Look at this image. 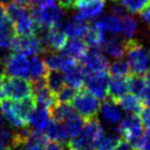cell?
I'll list each match as a JSON object with an SVG mask.
<instances>
[{"instance_id": "1", "label": "cell", "mask_w": 150, "mask_h": 150, "mask_svg": "<svg viewBox=\"0 0 150 150\" xmlns=\"http://www.w3.org/2000/svg\"><path fill=\"white\" fill-rule=\"evenodd\" d=\"M105 134L102 123L96 118L88 119L81 132L72 138L69 146L72 150H96L97 144Z\"/></svg>"}, {"instance_id": "2", "label": "cell", "mask_w": 150, "mask_h": 150, "mask_svg": "<svg viewBox=\"0 0 150 150\" xmlns=\"http://www.w3.org/2000/svg\"><path fill=\"white\" fill-rule=\"evenodd\" d=\"M30 13L36 25L41 30L62 27L64 24V9H62L60 5L56 3L42 6L34 5L30 8Z\"/></svg>"}, {"instance_id": "3", "label": "cell", "mask_w": 150, "mask_h": 150, "mask_svg": "<svg viewBox=\"0 0 150 150\" xmlns=\"http://www.w3.org/2000/svg\"><path fill=\"white\" fill-rule=\"evenodd\" d=\"M127 58L131 72L135 75H144L150 71V48L144 47L137 40L127 41Z\"/></svg>"}, {"instance_id": "4", "label": "cell", "mask_w": 150, "mask_h": 150, "mask_svg": "<svg viewBox=\"0 0 150 150\" xmlns=\"http://www.w3.org/2000/svg\"><path fill=\"white\" fill-rule=\"evenodd\" d=\"M116 132L136 150H139L144 132L141 119L137 114H127L116 127Z\"/></svg>"}, {"instance_id": "5", "label": "cell", "mask_w": 150, "mask_h": 150, "mask_svg": "<svg viewBox=\"0 0 150 150\" xmlns=\"http://www.w3.org/2000/svg\"><path fill=\"white\" fill-rule=\"evenodd\" d=\"M71 103L75 112L86 120L96 118L101 107L99 99L86 90L76 93Z\"/></svg>"}, {"instance_id": "6", "label": "cell", "mask_w": 150, "mask_h": 150, "mask_svg": "<svg viewBox=\"0 0 150 150\" xmlns=\"http://www.w3.org/2000/svg\"><path fill=\"white\" fill-rule=\"evenodd\" d=\"M3 92L8 100L21 101L32 97V86L25 78L3 77Z\"/></svg>"}, {"instance_id": "7", "label": "cell", "mask_w": 150, "mask_h": 150, "mask_svg": "<svg viewBox=\"0 0 150 150\" xmlns=\"http://www.w3.org/2000/svg\"><path fill=\"white\" fill-rule=\"evenodd\" d=\"M2 68L9 77L29 79V58L23 54L13 52L2 60Z\"/></svg>"}, {"instance_id": "8", "label": "cell", "mask_w": 150, "mask_h": 150, "mask_svg": "<svg viewBox=\"0 0 150 150\" xmlns=\"http://www.w3.org/2000/svg\"><path fill=\"white\" fill-rule=\"evenodd\" d=\"M11 50L15 52L23 54L27 57L38 56L42 52H45L42 44L41 38L36 34L33 35H18L13 38Z\"/></svg>"}, {"instance_id": "9", "label": "cell", "mask_w": 150, "mask_h": 150, "mask_svg": "<svg viewBox=\"0 0 150 150\" xmlns=\"http://www.w3.org/2000/svg\"><path fill=\"white\" fill-rule=\"evenodd\" d=\"M80 67L86 74L97 72H107L109 68L108 59L100 48H90L80 59Z\"/></svg>"}, {"instance_id": "10", "label": "cell", "mask_w": 150, "mask_h": 150, "mask_svg": "<svg viewBox=\"0 0 150 150\" xmlns=\"http://www.w3.org/2000/svg\"><path fill=\"white\" fill-rule=\"evenodd\" d=\"M108 71L86 74L84 84L86 90L94 95L99 100H106L108 97Z\"/></svg>"}, {"instance_id": "11", "label": "cell", "mask_w": 150, "mask_h": 150, "mask_svg": "<svg viewBox=\"0 0 150 150\" xmlns=\"http://www.w3.org/2000/svg\"><path fill=\"white\" fill-rule=\"evenodd\" d=\"M0 109L5 117V120L15 129L27 127V118L21 112L17 101L2 100L0 102Z\"/></svg>"}, {"instance_id": "12", "label": "cell", "mask_w": 150, "mask_h": 150, "mask_svg": "<svg viewBox=\"0 0 150 150\" xmlns=\"http://www.w3.org/2000/svg\"><path fill=\"white\" fill-rule=\"evenodd\" d=\"M31 86L32 97H33V100L35 102L36 106L43 107V108L50 110L52 106H54L58 103L56 99V95L52 94L46 86L45 78L34 81Z\"/></svg>"}, {"instance_id": "13", "label": "cell", "mask_w": 150, "mask_h": 150, "mask_svg": "<svg viewBox=\"0 0 150 150\" xmlns=\"http://www.w3.org/2000/svg\"><path fill=\"white\" fill-rule=\"evenodd\" d=\"M43 61L48 71H60L63 74L69 72L77 66V63L75 62L74 59L57 52H47Z\"/></svg>"}, {"instance_id": "14", "label": "cell", "mask_w": 150, "mask_h": 150, "mask_svg": "<svg viewBox=\"0 0 150 150\" xmlns=\"http://www.w3.org/2000/svg\"><path fill=\"white\" fill-rule=\"evenodd\" d=\"M61 28L62 27L42 30V35L40 38L45 52H58L63 50L68 37Z\"/></svg>"}, {"instance_id": "15", "label": "cell", "mask_w": 150, "mask_h": 150, "mask_svg": "<svg viewBox=\"0 0 150 150\" xmlns=\"http://www.w3.org/2000/svg\"><path fill=\"white\" fill-rule=\"evenodd\" d=\"M100 113L102 119L111 127H117L121 119L123 118V111L118 106L116 101L112 100H105L100 107Z\"/></svg>"}, {"instance_id": "16", "label": "cell", "mask_w": 150, "mask_h": 150, "mask_svg": "<svg viewBox=\"0 0 150 150\" xmlns=\"http://www.w3.org/2000/svg\"><path fill=\"white\" fill-rule=\"evenodd\" d=\"M62 27L64 28L63 31L65 32L67 37L81 39L82 37H84L86 33L88 32L90 26H88L86 20L80 17L78 13H75L66 23L63 24Z\"/></svg>"}, {"instance_id": "17", "label": "cell", "mask_w": 150, "mask_h": 150, "mask_svg": "<svg viewBox=\"0 0 150 150\" xmlns=\"http://www.w3.org/2000/svg\"><path fill=\"white\" fill-rule=\"evenodd\" d=\"M103 47L106 54L110 58L114 60L122 59L127 52V41L119 36L111 35L110 37L106 38Z\"/></svg>"}, {"instance_id": "18", "label": "cell", "mask_w": 150, "mask_h": 150, "mask_svg": "<svg viewBox=\"0 0 150 150\" xmlns=\"http://www.w3.org/2000/svg\"><path fill=\"white\" fill-rule=\"evenodd\" d=\"M50 110L40 106H35V108L30 112L27 117V123H29L32 127V131L42 132L50 122Z\"/></svg>"}, {"instance_id": "19", "label": "cell", "mask_w": 150, "mask_h": 150, "mask_svg": "<svg viewBox=\"0 0 150 150\" xmlns=\"http://www.w3.org/2000/svg\"><path fill=\"white\" fill-rule=\"evenodd\" d=\"M43 134L46 139L50 140L52 142H58V143H67L70 139L64 125L62 122L50 119L47 123L46 127L44 129Z\"/></svg>"}, {"instance_id": "20", "label": "cell", "mask_w": 150, "mask_h": 150, "mask_svg": "<svg viewBox=\"0 0 150 150\" xmlns=\"http://www.w3.org/2000/svg\"><path fill=\"white\" fill-rule=\"evenodd\" d=\"M13 28L15 30V33L22 36L33 35L38 31V26L36 25L35 21L32 18L30 9L26 15H24L23 17H21L13 24Z\"/></svg>"}, {"instance_id": "21", "label": "cell", "mask_w": 150, "mask_h": 150, "mask_svg": "<svg viewBox=\"0 0 150 150\" xmlns=\"http://www.w3.org/2000/svg\"><path fill=\"white\" fill-rule=\"evenodd\" d=\"M46 141L44 134L42 132L30 131L28 137L24 140L19 146L20 150H44L46 146Z\"/></svg>"}, {"instance_id": "22", "label": "cell", "mask_w": 150, "mask_h": 150, "mask_svg": "<svg viewBox=\"0 0 150 150\" xmlns=\"http://www.w3.org/2000/svg\"><path fill=\"white\" fill-rule=\"evenodd\" d=\"M62 50L70 58L74 60H80L88 52V45L79 38H70L69 40L67 39Z\"/></svg>"}, {"instance_id": "23", "label": "cell", "mask_w": 150, "mask_h": 150, "mask_svg": "<svg viewBox=\"0 0 150 150\" xmlns=\"http://www.w3.org/2000/svg\"><path fill=\"white\" fill-rule=\"evenodd\" d=\"M129 86L127 78L119 76H111L108 80V96L114 101H117L123 95L127 94Z\"/></svg>"}, {"instance_id": "24", "label": "cell", "mask_w": 150, "mask_h": 150, "mask_svg": "<svg viewBox=\"0 0 150 150\" xmlns=\"http://www.w3.org/2000/svg\"><path fill=\"white\" fill-rule=\"evenodd\" d=\"M121 110L129 114H139L142 110V102L138 96L134 94H125L116 101Z\"/></svg>"}, {"instance_id": "25", "label": "cell", "mask_w": 150, "mask_h": 150, "mask_svg": "<svg viewBox=\"0 0 150 150\" xmlns=\"http://www.w3.org/2000/svg\"><path fill=\"white\" fill-rule=\"evenodd\" d=\"M138 23L137 20L129 15H125L119 18V32L118 34L121 35V38L129 41L132 40L137 33Z\"/></svg>"}, {"instance_id": "26", "label": "cell", "mask_w": 150, "mask_h": 150, "mask_svg": "<svg viewBox=\"0 0 150 150\" xmlns=\"http://www.w3.org/2000/svg\"><path fill=\"white\" fill-rule=\"evenodd\" d=\"M47 72L48 70L44 64V61L40 57H29V79H31L33 82L44 79Z\"/></svg>"}, {"instance_id": "27", "label": "cell", "mask_w": 150, "mask_h": 150, "mask_svg": "<svg viewBox=\"0 0 150 150\" xmlns=\"http://www.w3.org/2000/svg\"><path fill=\"white\" fill-rule=\"evenodd\" d=\"M105 8V1L104 0H98L95 2H91L88 4L78 6L79 13H77L80 17H82L84 20H97L101 17L102 13Z\"/></svg>"}, {"instance_id": "28", "label": "cell", "mask_w": 150, "mask_h": 150, "mask_svg": "<svg viewBox=\"0 0 150 150\" xmlns=\"http://www.w3.org/2000/svg\"><path fill=\"white\" fill-rule=\"evenodd\" d=\"M94 25L102 30L104 33L106 32L111 35H116L119 32V18L112 13H109L98 18Z\"/></svg>"}, {"instance_id": "29", "label": "cell", "mask_w": 150, "mask_h": 150, "mask_svg": "<svg viewBox=\"0 0 150 150\" xmlns=\"http://www.w3.org/2000/svg\"><path fill=\"white\" fill-rule=\"evenodd\" d=\"M65 82L68 86L74 88V90H80L84 84V78L86 73L82 68L77 65L74 69L70 70L69 72L65 73Z\"/></svg>"}, {"instance_id": "30", "label": "cell", "mask_w": 150, "mask_h": 150, "mask_svg": "<svg viewBox=\"0 0 150 150\" xmlns=\"http://www.w3.org/2000/svg\"><path fill=\"white\" fill-rule=\"evenodd\" d=\"M75 113L73 107L70 104L66 103H57L54 106L50 109V114L54 120L58 122H64L70 116H72Z\"/></svg>"}, {"instance_id": "31", "label": "cell", "mask_w": 150, "mask_h": 150, "mask_svg": "<svg viewBox=\"0 0 150 150\" xmlns=\"http://www.w3.org/2000/svg\"><path fill=\"white\" fill-rule=\"evenodd\" d=\"M84 39H86V43L90 48H101L103 46L106 37H105V33L100 30L98 27L93 25L92 27L88 28V32L84 35Z\"/></svg>"}, {"instance_id": "32", "label": "cell", "mask_w": 150, "mask_h": 150, "mask_svg": "<svg viewBox=\"0 0 150 150\" xmlns=\"http://www.w3.org/2000/svg\"><path fill=\"white\" fill-rule=\"evenodd\" d=\"M45 82L50 91L54 95L66 86L65 76L60 71H48L45 76Z\"/></svg>"}, {"instance_id": "33", "label": "cell", "mask_w": 150, "mask_h": 150, "mask_svg": "<svg viewBox=\"0 0 150 150\" xmlns=\"http://www.w3.org/2000/svg\"><path fill=\"white\" fill-rule=\"evenodd\" d=\"M63 125H64L69 137L74 138L81 132L84 125V119L75 112L72 116H70L66 121H64Z\"/></svg>"}, {"instance_id": "34", "label": "cell", "mask_w": 150, "mask_h": 150, "mask_svg": "<svg viewBox=\"0 0 150 150\" xmlns=\"http://www.w3.org/2000/svg\"><path fill=\"white\" fill-rule=\"evenodd\" d=\"M108 71L112 76L125 77L131 73V68H129L127 61L123 60V59H117V60L113 61L112 64L109 65Z\"/></svg>"}, {"instance_id": "35", "label": "cell", "mask_w": 150, "mask_h": 150, "mask_svg": "<svg viewBox=\"0 0 150 150\" xmlns=\"http://www.w3.org/2000/svg\"><path fill=\"white\" fill-rule=\"evenodd\" d=\"M15 36L16 33L13 26L0 30V52H4L8 50H11V44Z\"/></svg>"}, {"instance_id": "36", "label": "cell", "mask_w": 150, "mask_h": 150, "mask_svg": "<svg viewBox=\"0 0 150 150\" xmlns=\"http://www.w3.org/2000/svg\"><path fill=\"white\" fill-rule=\"evenodd\" d=\"M5 11H6L7 17H8L9 21H11V25H13L17 20H19L24 15H26L29 11V8L27 6H22V5L11 2L5 5Z\"/></svg>"}, {"instance_id": "37", "label": "cell", "mask_w": 150, "mask_h": 150, "mask_svg": "<svg viewBox=\"0 0 150 150\" xmlns=\"http://www.w3.org/2000/svg\"><path fill=\"white\" fill-rule=\"evenodd\" d=\"M147 84L146 78H143L141 75H135L127 78V86H129V92L131 94H134L139 97V95L142 93L144 88Z\"/></svg>"}, {"instance_id": "38", "label": "cell", "mask_w": 150, "mask_h": 150, "mask_svg": "<svg viewBox=\"0 0 150 150\" xmlns=\"http://www.w3.org/2000/svg\"><path fill=\"white\" fill-rule=\"evenodd\" d=\"M119 138L114 134H104L97 144L96 150H114Z\"/></svg>"}, {"instance_id": "39", "label": "cell", "mask_w": 150, "mask_h": 150, "mask_svg": "<svg viewBox=\"0 0 150 150\" xmlns=\"http://www.w3.org/2000/svg\"><path fill=\"white\" fill-rule=\"evenodd\" d=\"M150 2V0H120V4L132 13H141V11Z\"/></svg>"}, {"instance_id": "40", "label": "cell", "mask_w": 150, "mask_h": 150, "mask_svg": "<svg viewBox=\"0 0 150 150\" xmlns=\"http://www.w3.org/2000/svg\"><path fill=\"white\" fill-rule=\"evenodd\" d=\"M13 144H15V133L5 125L0 127V146L13 149Z\"/></svg>"}, {"instance_id": "41", "label": "cell", "mask_w": 150, "mask_h": 150, "mask_svg": "<svg viewBox=\"0 0 150 150\" xmlns=\"http://www.w3.org/2000/svg\"><path fill=\"white\" fill-rule=\"evenodd\" d=\"M76 90L70 88L68 86H65L62 90L59 93L56 94V99L58 103H66V104H69V103L72 102L73 98L76 95Z\"/></svg>"}, {"instance_id": "42", "label": "cell", "mask_w": 150, "mask_h": 150, "mask_svg": "<svg viewBox=\"0 0 150 150\" xmlns=\"http://www.w3.org/2000/svg\"><path fill=\"white\" fill-rule=\"evenodd\" d=\"M11 23L9 21L8 17L6 15V11H5V5L3 3H0V30L4 29V28L11 27Z\"/></svg>"}, {"instance_id": "43", "label": "cell", "mask_w": 150, "mask_h": 150, "mask_svg": "<svg viewBox=\"0 0 150 150\" xmlns=\"http://www.w3.org/2000/svg\"><path fill=\"white\" fill-rule=\"evenodd\" d=\"M140 113H141L140 119H141L142 125H143V127H145L147 132H150V106L142 109Z\"/></svg>"}, {"instance_id": "44", "label": "cell", "mask_w": 150, "mask_h": 150, "mask_svg": "<svg viewBox=\"0 0 150 150\" xmlns=\"http://www.w3.org/2000/svg\"><path fill=\"white\" fill-rule=\"evenodd\" d=\"M44 150H72L68 143H58V142H52L46 144Z\"/></svg>"}, {"instance_id": "45", "label": "cell", "mask_w": 150, "mask_h": 150, "mask_svg": "<svg viewBox=\"0 0 150 150\" xmlns=\"http://www.w3.org/2000/svg\"><path fill=\"white\" fill-rule=\"evenodd\" d=\"M139 98L141 100L142 104H145L147 106H150V84L147 83L142 93L139 95Z\"/></svg>"}, {"instance_id": "46", "label": "cell", "mask_w": 150, "mask_h": 150, "mask_svg": "<svg viewBox=\"0 0 150 150\" xmlns=\"http://www.w3.org/2000/svg\"><path fill=\"white\" fill-rule=\"evenodd\" d=\"M111 13H112V15L120 18V17H122V16L127 15V9H125L120 3L113 2L112 6H111Z\"/></svg>"}, {"instance_id": "47", "label": "cell", "mask_w": 150, "mask_h": 150, "mask_svg": "<svg viewBox=\"0 0 150 150\" xmlns=\"http://www.w3.org/2000/svg\"><path fill=\"white\" fill-rule=\"evenodd\" d=\"M58 4L62 9H66V11H71L74 7H76V2L75 0H57Z\"/></svg>"}, {"instance_id": "48", "label": "cell", "mask_w": 150, "mask_h": 150, "mask_svg": "<svg viewBox=\"0 0 150 150\" xmlns=\"http://www.w3.org/2000/svg\"><path fill=\"white\" fill-rule=\"evenodd\" d=\"M141 20L146 24L150 26V2L141 11Z\"/></svg>"}, {"instance_id": "49", "label": "cell", "mask_w": 150, "mask_h": 150, "mask_svg": "<svg viewBox=\"0 0 150 150\" xmlns=\"http://www.w3.org/2000/svg\"><path fill=\"white\" fill-rule=\"evenodd\" d=\"M114 150H136L131 144L125 139H119L117 142L116 146H115Z\"/></svg>"}, {"instance_id": "50", "label": "cell", "mask_w": 150, "mask_h": 150, "mask_svg": "<svg viewBox=\"0 0 150 150\" xmlns=\"http://www.w3.org/2000/svg\"><path fill=\"white\" fill-rule=\"evenodd\" d=\"M139 150H150V132L144 133Z\"/></svg>"}, {"instance_id": "51", "label": "cell", "mask_w": 150, "mask_h": 150, "mask_svg": "<svg viewBox=\"0 0 150 150\" xmlns=\"http://www.w3.org/2000/svg\"><path fill=\"white\" fill-rule=\"evenodd\" d=\"M32 2L35 5L38 6H42V5H50V4H54L57 0H31Z\"/></svg>"}, {"instance_id": "52", "label": "cell", "mask_w": 150, "mask_h": 150, "mask_svg": "<svg viewBox=\"0 0 150 150\" xmlns=\"http://www.w3.org/2000/svg\"><path fill=\"white\" fill-rule=\"evenodd\" d=\"M3 77H4V74L0 73V102L5 98L4 92H3Z\"/></svg>"}, {"instance_id": "53", "label": "cell", "mask_w": 150, "mask_h": 150, "mask_svg": "<svg viewBox=\"0 0 150 150\" xmlns=\"http://www.w3.org/2000/svg\"><path fill=\"white\" fill-rule=\"evenodd\" d=\"M13 3L16 4H19V5H22V6H29L30 5V2H31V0H11Z\"/></svg>"}, {"instance_id": "54", "label": "cell", "mask_w": 150, "mask_h": 150, "mask_svg": "<svg viewBox=\"0 0 150 150\" xmlns=\"http://www.w3.org/2000/svg\"><path fill=\"white\" fill-rule=\"evenodd\" d=\"M95 1H98V0H75V2H76V7L81 6V5H84V4H88V3H91V2H95Z\"/></svg>"}, {"instance_id": "55", "label": "cell", "mask_w": 150, "mask_h": 150, "mask_svg": "<svg viewBox=\"0 0 150 150\" xmlns=\"http://www.w3.org/2000/svg\"><path fill=\"white\" fill-rule=\"evenodd\" d=\"M5 122H6V120H5V117H4V115H3L1 109H0V127L5 125Z\"/></svg>"}, {"instance_id": "56", "label": "cell", "mask_w": 150, "mask_h": 150, "mask_svg": "<svg viewBox=\"0 0 150 150\" xmlns=\"http://www.w3.org/2000/svg\"><path fill=\"white\" fill-rule=\"evenodd\" d=\"M146 81H147V83L150 84V71L147 73V76H146Z\"/></svg>"}, {"instance_id": "57", "label": "cell", "mask_w": 150, "mask_h": 150, "mask_svg": "<svg viewBox=\"0 0 150 150\" xmlns=\"http://www.w3.org/2000/svg\"><path fill=\"white\" fill-rule=\"evenodd\" d=\"M0 150H13L9 147H3V146H0Z\"/></svg>"}, {"instance_id": "58", "label": "cell", "mask_w": 150, "mask_h": 150, "mask_svg": "<svg viewBox=\"0 0 150 150\" xmlns=\"http://www.w3.org/2000/svg\"><path fill=\"white\" fill-rule=\"evenodd\" d=\"M2 68V60H1V59H0V69Z\"/></svg>"}, {"instance_id": "59", "label": "cell", "mask_w": 150, "mask_h": 150, "mask_svg": "<svg viewBox=\"0 0 150 150\" xmlns=\"http://www.w3.org/2000/svg\"><path fill=\"white\" fill-rule=\"evenodd\" d=\"M112 1H116V0H112Z\"/></svg>"}]
</instances>
